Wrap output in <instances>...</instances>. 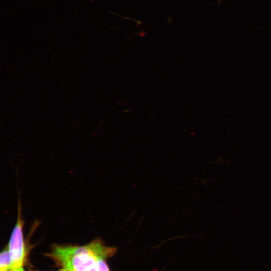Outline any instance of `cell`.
Masks as SVG:
<instances>
[{"mask_svg":"<svg viewBox=\"0 0 271 271\" xmlns=\"http://www.w3.org/2000/svg\"><path fill=\"white\" fill-rule=\"evenodd\" d=\"M116 252L98 238L81 246L55 244L49 255L62 271H110L106 260Z\"/></svg>","mask_w":271,"mask_h":271,"instance_id":"6da1fadb","label":"cell"},{"mask_svg":"<svg viewBox=\"0 0 271 271\" xmlns=\"http://www.w3.org/2000/svg\"><path fill=\"white\" fill-rule=\"evenodd\" d=\"M24 221L22 216V208L20 200L18 204V214L15 225L12 232L8 246L11 258L10 271H15L24 264L25 257V245L23 235Z\"/></svg>","mask_w":271,"mask_h":271,"instance_id":"7a4b0ae2","label":"cell"},{"mask_svg":"<svg viewBox=\"0 0 271 271\" xmlns=\"http://www.w3.org/2000/svg\"><path fill=\"white\" fill-rule=\"evenodd\" d=\"M11 264V258L7 246L0 254V271H10Z\"/></svg>","mask_w":271,"mask_h":271,"instance_id":"3957f363","label":"cell"},{"mask_svg":"<svg viewBox=\"0 0 271 271\" xmlns=\"http://www.w3.org/2000/svg\"><path fill=\"white\" fill-rule=\"evenodd\" d=\"M15 271H24V270L23 267L22 266Z\"/></svg>","mask_w":271,"mask_h":271,"instance_id":"277c9868","label":"cell"}]
</instances>
